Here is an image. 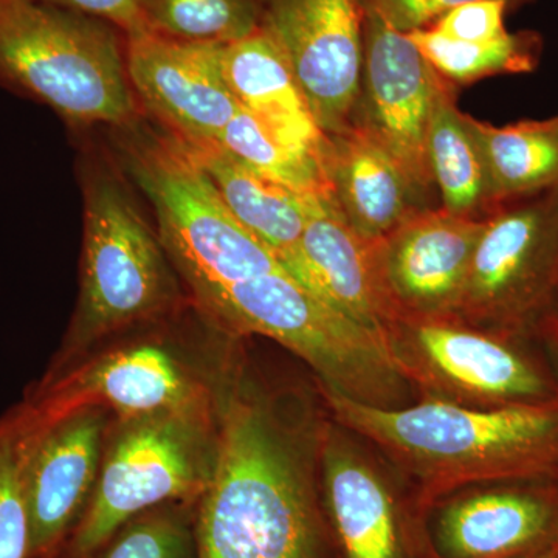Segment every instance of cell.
<instances>
[{"label":"cell","instance_id":"6da1fadb","mask_svg":"<svg viewBox=\"0 0 558 558\" xmlns=\"http://www.w3.org/2000/svg\"><path fill=\"white\" fill-rule=\"evenodd\" d=\"M196 546L197 558H339L299 440L259 400L223 409Z\"/></svg>","mask_w":558,"mask_h":558},{"label":"cell","instance_id":"7a4b0ae2","mask_svg":"<svg viewBox=\"0 0 558 558\" xmlns=\"http://www.w3.org/2000/svg\"><path fill=\"white\" fill-rule=\"evenodd\" d=\"M341 427L362 436L413 481L422 512L440 498L512 480H558V403L472 409L444 400L379 409L323 389Z\"/></svg>","mask_w":558,"mask_h":558},{"label":"cell","instance_id":"3957f363","mask_svg":"<svg viewBox=\"0 0 558 558\" xmlns=\"http://www.w3.org/2000/svg\"><path fill=\"white\" fill-rule=\"evenodd\" d=\"M0 86L49 106L70 126L138 123L124 36L43 0H0Z\"/></svg>","mask_w":558,"mask_h":558},{"label":"cell","instance_id":"277c9868","mask_svg":"<svg viewBox=\"0 0 558 558\" xmlns=\"http://www.w3.org/2000/svg\"><path fill=\"white\" fill-rule=\"evenodd\" d=\"M222 328L267 337L307 363L323 389L379 409H399L409 381L384 333L315 295L288 269L241 279L196 300Z\"/></svg>","mask_w":558,"mask_h":558},{"label":"cell","instance_id":"5b68a950","mask_svg":"<svg viewBox=\"0 0 558 558\" xmlns=\"http://www.w3.org/2000/svg\"><path fill=\"white\" fill-rule=\"evenodd\" d=\"M124 163L149 201L161 244L194 299L286 269L277 253L231 215L201 165L168 132L128 140Z\"/></svg>","mask_w":558,"mask_h":558},{"label":"cell","instance_id":"8992f818","mask_svg":"<svg viewBox=\"0 0 558 558\" xmlns=\"http://www.w3.org/2000/svg\"><path fill=\"white\" fill-rule=\"evenodd\" d=\"M83 270L70 347L170 310L178 282L159 233L123 180L100 165L84 172Z\"/></svg>","mask_w":558,"mask_h":558},{"label":"cell","instance_id":"52a82bcc","mask_svg":"<svg viewBox=\"0 0 558 558\" xmlns=\"http://www.w3.org/2000/svg\"><path fill=\"white\" fill-rule=\"evenodd\" d=\"M385 339L403 379L424 399L472 409L558 403L556 373L535 339L409 315L389 319Z\"/></svg>","mask_w":558,"mask_h":558},{"label":"cell","instance_id":"ba28073f","mask_svg":"<svg viewBox=\"0 0 558 558\" xmlns=\"http://www.w3.org/2000/svg\"><path fill=\"white\" fill-rule=\"evenodd\" d=\"M558 281V186L506 201L488 218L453 317L534 339Z\"/></svg>","mask_w":558,"mask_h":558},{"label":"cell","instance_id":"9c48e42d","mask_svg":"<svg viewBox=\"0 0 558 558\" xmlns=\"http://www.w3.org/2000/svg\"><path fill=\"white\" fill-rule=\"evenodd\" d=\"M194 410L134 418L101 469L89 505L64 542L80 558H92L128 521L175 499L201 497L211 478L215 454Z\"/></svg>","mask_w":558,"mask_h":558},{"label":"cell","instance_id":"30bf717a","mask_svg":"<svg viewBox=\"0 0 558 558\" xmlns=\"http://www.w3.org/2000/svg\"><path fill=\"white\" fill-rule=\"evenodd\" d=\"M362 86L352 126L365 131L399 165L424 208L435 180L428 163V132L446 80L422 57L405 33L363 10Z\"/></svg>","mask_w":558,"mask_h":558},{"label":"cell","instance_id":"8fae6325","mask_svg":"<svg viewBox=\"0 0 558 558\" xmlns=\"http://www.w3.org/2000/svg\"><path fill=\"white\" fill-rule=\"evenodd\" d=\"M360 0H260V27L284 51L325 135L352 128L365 44Z\"/></svg>","mask_w":558,"mask_h":558},{"label":"cell","instance_id":"7c38bea8","mask_svg":"<svg viewBox=\"0 0 558 558\" xmlns=\"http://www.w3.org/2000/svg\"><path fill=\"white\" fill-rule=\"evenodd\" d=\"M322 440L323 509L339 558H436L425 513L336 429Z\"/></svg>","mask_w":558,"mask_h":558},{"label":"cell","instance_id":"4fadbf2b","mask_svg":"<svg viewBox=\"0 0 558 558\" xmlns=\"http://www.w3.org/2000/svg\"><path fill=\"white\" fill-rule=\"evenodd\" d=\"M436 558H521L558 542V480H512L453 492L425 513Z\"/></svg>","mask_w":558,"mask_h":558},{"label":"cell","instance_id":"5bb4252c","mask_svg":"<svg viewBox=\"0 0 558 558\" xmlns=\"http://www.w3.org/2000/svg\"><path fill=\"white\" fill-rule=\"evenodd\" d=\"M483 226L484 220L442 207L422 209L371 244L381 293L395 317H453Z\"/></svg>","mask_w":558,"mask_h":558},{"label":"cell","instance_id":"9a60e30c","mask_svg":"<svg viewBox=\"0 0 558 558\" xmlns=\"http://www.w3.org/2000/svg\"><path fill=\"white\" fill-rule=\"evenodd\" d=\"M124 39L128 76L138 105L180 142H215L241 109L223 78L220 46L149 32Z\"/></svg>","mask_w":558,"mask_h":558},{"label":"cell","instance_id":"2e32d148","mask_svg":"<svg viewBox=\"0 0 558 558\" xmlns=\"http://www.w3.org/2000/svg\"><path fill=\"white\" fill-rule=\"evenodd\" d=\"M40 417L25 473L32 558L53 556L78 524L97 481L105 432V416L92 407Z\"/></svg>","mask_w":558,"mask_h":558},{"label":"cell","instance_id":"e0dca14e","mask_svg":"<svg viewBox=\"0 0 558 558\" xmlns=\"http://www.w3.org/2000/svg\"><path fill=\"white\" fill-rule=\"evenodd\" d=\"M286 267L315 295L385 336L395 317L381 293L371 244L341 215L332 194H314L303 236Z\"/></svg>","mask_w":558,"mask_h":558},{"label":"cell","instance_id":"ac0fdd59","mask_svg":"<svg viewBox=\"0 0 558 558\" xmlns=\"http://www.w3.org/2000/svg\"><path fill=\"white\" fill-rule=\"evenodd\" d=\"M89 400L131 421L196 410L189 377L168 352L153 344L116 352L75 379L40 387L32 402L47 416H58Z\"/></svg>","mask_w":558,"mask_h":558},{"label":"cell","instance_id":"d6986e66","mask_svg":"<svg viewBox=\"0 0 558 558\" xmlns=\"http://www.w3.org/2000/svg\"><path fill=\"white\" fill-rule=\"evenodd\" d=\"M323 165L330 194L354 233L368 244L422 211L399 165L365 131L326 135Z\"/></svg>","mask_w":558,"mask_h":558},{"label":"cell","instance_id":"ffe728a7","mask_svg":"<svg viewBox=\"0 0 558 558\" xmlns=\"http://www.w3.org/2000/svg\"><path fill=\"white\" fill-rule=\"evenodd\" d=\"M220 65L241 108L275 138L289 148L323 157L326 135L312 116L284 51L266 28L220 46Z\"/></svg>","mask_w":558,"mask_h":558},{"label":"cell","instance_id":"44dd1931","mask_svg":"<svg viewBox=\"0 0 558 558\" xmlns=\"http://www.w3.org/2000/svg\"><path fill=\"white\" fill-rule=\"evenodd\" d=\"M180 143L211 180L231 215L286 266L303 236L314 194H301L264 178L218 143Z\"/></svg>","mask_w":558,"mask_h":558},{"label":"cell","instance_id":"7402d4cb","mask_svg":"<svg viewBox=\"0 0 558 558\" xmlns=\"http://www.w3.org/2000/svg\"><path fill=\"white\" fill-rule=\"evenodd\" d=\"M458 87L446 80L428 132V163L444 209L484 220L501 205L472 117L457 106Z\"/></svg>","mask_w":558,"mask_h":558},{"label":"cell","instance_id":"603a6c76","mask_svg":"<svg viewBox=\"0 0 558 558\" xmlns=\"http://www.w3.org/2000/svg\"><path fill=\"white\" fill-rule=\"evenodd\" d=\"M499 201L519 199L558 186V113L494 126L473 119Z\"/></svg>","mask_w":558,"mask_h":558},{"label":"cell","instance_id":"cb8c5ba5","mask_svg":"<svg viewBox=\"0 0 558 558\" xmlns=\"http://www.w3.org/2000/svg\"><path fill=\"white\" fill-rule=\"evenodd\" d=\"M409 38L444 80L468 86L497 75H520L537 69L543 38L537 32L506 33L488 43H462L433 28L409 33Z\"/></svg>","mask_w":558,"mask_h":558},{"label":"cell","instance_id":"d4e9b609","mask_svg":"<svg viewBox=\"0 0 558 558\" xmlns=\"http://www.w3.org/2000/svg\"><path fill=\"white\" fill-rule=\"evenodd\" d=\"M40 425L32 402L0 421V558H32L25 473Z\"/></svg>","mask_w":558,"mask_h":558},{"label":"cell","instance_id":"484cf974","mask_svg":"<svg viewBox=\"0 0 558 558\" xmlns=\"http://www.w3.org/2000/svg\"><path fill=\"white\" fill-rule=\"evenodd\" d=\"M146 28L183 43L226 44L260 27V0H143Z\"/></svg>","mask_w":558,"mask_h":558},{"label":"cell","instance_id":"4316f807","mask_svg":"<svg viewBox=\"0 0 558 558\" xmlns=\"http://www.w3.org/2000/svg\"><path fill=\"white\" fill-rule=\"evenodd\" d=\"M215 143L264 178L301 194L330 193L323 157L289 148L247 110L241 108Z\"/></svg>","mask_w":558,"mask_h":558},{"label":"cell","instance_id":"83f0119b","mask_svg":"<svg viewBox=\"0 0 558 558\" xmlns=\"http://www.w3.org/2000/svg\"><path fill=\"white\" fill-rule=\"evenodd\" d=\"M92 558H197L196 513L171 502L146 510Z\"/></svg>","mask_w":558,"mask_h":558},{"label":"cell","instance_id":"f1b7e54d","mask_svg":"<svg viewBox=\"0 0 558 558\" xmlns=\"http://www.w3.org/2000/svg\"><path fill=\"white\" fill-rule=\"evenodd\" d=\"M508 13L512 11L505 0H470L444 14L429 28L462 43H488L508 33L505 25Z\"/></svg>","mask_w":558,"mask_h":558},{"label":"cell","instance_id":"f546056e","mask_svg":"<svg viewBox=\"0 0 558 558\" xmlns=\"http://www.w3.org/2000/svg\"><path fill=\"white\" fill-rule=\"evenodd\" d=\"M470 0H360L363 10L376 14L396 32L409 33L433 27L454 7ZM510 11H517L535 0H505Z\"/></svg>","mask_w":558,"mask_h":558},{"label":"cell","instance_id":"4dcf8cb0","mask_svg":"<svg viewBox=\"0 0 558 558\" xmlns=\"http://www.w3.org/2000/svg\"><path fill=\"white\" fill-rule=\"evenodd\" d=\"M43 2L106 22L116 27L124 38L148 32L145 14H143V0H43Z\"/></svg>","mask_w":558,"mask_h":558},{"label":"cell","instance_id":"1f68e13d","mask_svg":"<svg viewBox=\"0 0 558 558\" xmlns=\"http://www.w3.org/2000/svg\"><path fill=\"white\" fill-rule=\"evenodd\" d=\"M534 339L549 360L558 380V281L554 289L553 299L545 315L539 319Z\"/></svg>","mask_w":558,"mask_h":558},{"label":"cell","instance_id":"d6a6232c","mask_svg":"<svg viewBox=\"0 0 558 558\" xmlns=\"http://www.w3.org/2000/svg\"><path fill=\"white\" fill-rule=\"evenodd\" d=\"M521 558H558V542L556 545L549 546V548L538 550V553Z\"/></svg>","mask_w":558,"mask_h":558},{"label":"cell","instance_id":"836d02e7","mask_svg":"<svg viewBox=\"0 0 558 558\" xmlns=\"http://www.w3.org/2000/svg\"><path fill=\"white\" fill-rule=\"evenodd\" d=\"M49 558H80L73 556V554H70L68 549L61 548L57 550V553L53 554V556H50Z\"/></svg>","mask_w":558,"mask_h":558}]
</instances>
